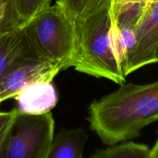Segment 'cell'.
<instances>
[{
	"label": "cell",
	"mask_w": 158,
	"mask_h": 158,
	"mask_svg": "<svg viewBox=\"0 0 158 158\" xmlns=\"http://www.w3.org/2000/svg\"><path fill=\"white\" fill-rule=\"evenodd\" d=\"M134 31L137 43L127 60L126 77L143 66L158 63V1L146 4Z\"/></svg>",
	"instance_id": "obj_5"
},
{
	"label": "cell",
	"mask_w": 158,
	"mask_h": 158,
	"mask_svg": "<svg viewBox=\"0 0 158 158\" xmlns=\"http://www.w3.org/2000/svg\"><path fill=\"white\" fill-rule=\"evenodd\" d=\"M77 54L73 67L77 71L97 78H105L117 84L126 76L116 61L110 43V8L101 9L76 21Z\"/></svg>",
	"instance_id": "obj_3"
},
{
	"label": "cell",
	"mask_w": 158,
	"mask_h": 158,
	"mask_svg": "<svg viewBox=\"0 0 158 158\" xmlns=\"http://www.w3.org/2000/svg\"><path fill=\"white\" fill-rule=\"evenodd\" d=\"M22 28L39 58L61 71L73 66L77 54V23L59 2L40 11Z\"/></svg>",
	"instance_id": "obj_2"
},
{
	"label": "cell",
	"mask_w": 158,
	"mask_h": 158,
	"mask_svg": "<svg viewBox=\"0 0 158 158\" xmlns=\"http://www.w3.org/2000/svg\"><path fill=\"white\" fill-rule=\"evenodd\" d=\"M18 110L16 108L9 112H0V150L2 148L14 123Z\"/></svg>",
	"instance_id": "obj_15"
},
{
	"label": "cell",
	"mask_w": 158,
	"mask_h": 158,
	"mask_svg": "<svg viewBox=\"0 0 158 158\" xmlns=\"http://www.w3.org/2000/svg\"><path fill=\"white\" fill-rule=\"evenodd\" d=\"M19 27L14 0H0V34Z\"/></svg>",
	"instance_id": "obj_14"
},
{
	"label": "cell",
	"mask_w": 158,
	"mask_h": 158,
	"mask_svg": "<svg viewBox=\"0 0 158 158\" xmlns=\"http://www.w3.org/2000/svg\"><path fill=\"white\" fill-rule=\"evenodd\" d=\"M14 99L19 112L38 115L50 112L56 105L58 96L52 82H39L26 86Z\"/></svg>",
	"instance_id": "obj_7"
},
{
	"label": "cell",
	"mask_w": 158,
	"mask_h": 158,
	"mask_svg": "<svg viewBox=\"0 0 158 158\" xmlns=\"http://www.w3.org/2000/svg\"><path fill=\"white\" fill-rule=\"evenodd\" d=\"M87 139L83 128L63 130L54 136L48 158H82Z\"/></svg>",
	"instance_id": "obj_9"
},
{
	"label": "cell",
	"mask_w": 158,
	"mask_h": 158,
	"mask_svg": "<svg viewBox=\"0 0 158 158\" xmlns=\"http://www.w3.org/2000/svg\"><path fill=\"white\" fill-rule=\"evenodd\" d=\"M54 131L51 112L35 115L18 110L0 158H48Z\"/></svg>",
	"instance_id": "obj_4"
},
{
	"label": "cell",
	"mask_w": 158,
	"mask_h": 158,
	"mask_svg": "<svg viewBox=\"0 0 158 158\" xmlns=\"http://www.w3.org/2000/svg\"><path fill=\"white\" fill-rule=\"evenodd\" d=\"M150 158H158V137L154 146L150 150Z\"/></svg>",
	"instance_id": "obj_17"
},
{
	"label": "cell",
	"mask_w": 158,
	"mask_h": 158,
	"mask_svg": "<svg viewBox=\"0 0 158 158\" xmlns=\"http://www.w3.org/2000/svg\"><path fill=\"white\" fill-rule=\"evenodd\" d=\"M113 0H62L59 2L75 21L84 19L101 9L110 8Z\"/></svg>",
	"instance_id": "obj_11"
},
{
	"label": "cell",
	"mask_w": 158,
	"mask_h": 158,
	"mask_svg": "<svg viewBox=\"0 0 158 158\" xmlns=\"http://www.w3.org/2000/svg\"><path fill=\"white\" fill-rule=\"evenodd\" d=\"M61 71L60 67L37 57L23 60L0 79V104L14 98L29 85L39 82H52Z\"/></svg>",
	"instance_id": "obj_6"
},
{
	"label": "cell",
	"mask_w": 158,
	"mask_h": 158,
	"mask_svg": "<svg viewBox=\"0 0 158 158\" xmlns=\"http://www.w3.org/2000/svg\"><path fill=\"white\" fill-rule=\"evenodd\" d=\"M126 1L127 0H113L112 2H111L110 8V15L111 18L115 17L116 13H117L120 6L124 2H126Z\"/></svg>",
	"instance_id": "obj_16"
},
{
	"label": "cell",
	"mask_w": 158,
	"mask_h": 158,
	"mask_svg": "<svg viewBox=\"0 0 158 158\" xmlns=\"http://www.w3.org/2000/svg\"><path fill=\"white\" fill-rule=\"evenodd\" d=\"M52 0H14L19 27L22 28L38 12L50 5Z\"/></svg>",
	"instance_id": "obj_12"
},
{
	"label": "cell",
	"mask_w": 158,
	"mask_h": 158,
	"mask_svg": "<svg viewBox=\"0 0 158 158\" xmlns=\"http://www.w3.org/2000/svg\"><path fill=\"white\" fill-rule=\"evenodd\" d=\"M150 148L143 143L127 142L96 151L93 158H150Z\"/></svg>",
	"instance_id": "obj_10"
},
{
	"label": "cell",
	"mask_w": 158,
	"mask_h": 158,
	"mask_svg": "<svg viewBox=\"0 0 158 158\" xmlns=\"http://www.w3.org/2000/svg\"><path fill=\"white\" fill-rule=\"evenodd\" d=\"M37 57L29 45L23 28L0 34V79L23 60Z\"/></svg>",
	"instance_id": "obj_8"
},
{
	"label": "cell",
	"mask_w": 158,
	"mask_h": 158,
	"mask_svg": "<svg viewBox=\"0 0 158 158\" xmlns=\"http://www.w3.org/2000/svg\"><path fill=\"white\" fill-rule=\"evenodd\" d=\"M87 119L105 144L139 137L143 128L158 120V80L143 85L123 83L93 102Z\"/></svg>",
	"instance_id": "obj_1"
},
{
	"label": "cell",
	"mask_w": 158,
	"mask_h": 158,
	"mask_svg": "<svg viewBox=\"0 0 158 158\" xmlns=\"http://www.w3.org/2000/svg\"><path fill=\"white\" fill-rule=\"evenodd\" d=\"M109 37L111 50L114 54V58L124 73L127 60V51L126 46H125L123 38H122L120 28H119L115 19L110 18Z\"/></svg>",
	"instance_id": "obj_13"
},
{
	"label": "cell",
	"mask_w": 158,
	"mask_h": 158,
	"mask_svg": "<svg viewBox=\"0 0 158 158\" xmlns=\"http://www.w3.org/2000/svg\"><path fill=\"white\" fill-rule=\"evenodd\" d=\"M158 1V0H127V2H140L143 4H148V3L154 2Z\"/></svg>",
	"instance_id": "obj_18"
},
{
	"label": "cell",
	"mask_w": 158,
	"mask_h": 158,
	"mask_svg": "<svg viewBox=\"0 0 158 158\" xmlns=\"http://www.w3.org/2000/svg\"><path fill=\"white\" fill-rule=\"evenodd\" d=\"M57 1H59V2H61L62 0H57Z\"/></svg>",
	"instance_id": "obj_19"
}]
</instances>
